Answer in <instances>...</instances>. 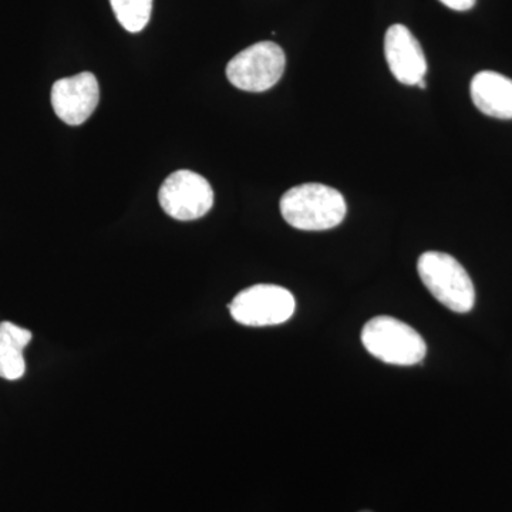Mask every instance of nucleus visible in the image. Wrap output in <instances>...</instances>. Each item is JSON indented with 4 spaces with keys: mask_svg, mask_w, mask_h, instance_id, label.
<instances>
[{
    "mask_svg": "<svg viewBox=\"0 0 512 512\" xmlns=\"http://www.w3.org/2000/svg\"><path fill=\"white\" fill-rule=\"evenodd\" d=\"M360 512H372V511H360Z\"/></svg>",
    "mask_w": 512,
    "mask_h": 512,
    "instance_id": "4468645a",
    "label": "nucleus"
},
{
    "mask_svg": "<svg viewBox=\"0 0 512 512\" xmlns=\"http://www.w3.org/2000/svg\"><path fill=\"white\" fill-rule=\"evenodd\" d=\"M471 99L485 116L512 119V80L495 72H480L470 86Z\"/></svg>",
    "mask_w": 512,
    "mask_h": 512,
    "instance_id": "1a4fd4ad",
    "label": "nucleus"
},
{
    "mask_svg": "<svg viewBox=\"0 0 512 512\" xmlns=\"http://www.w3.org/2000/svg\"><path fill=\"white\" fill-rule=\"evenodd\" d=\"M345 197L329 185L308 183L293 187L281 198V214L291 227L301 231H326L346 217Z\"/></svg>",
    "mask_w": 512,
    "mask_h": 512,
    "instance_id": "f257e3e1",
    "label": "nucleus"
},
{
    "mask_svg": "<svg viewBox=\"0 0 512 512\" xmlns=\"http://www.w3.org/2000/svg\"><path fill=\"white\" fill-rule=\"evenodd\" d=\"M384 55L397 82L417 86L427 73L426 56L419 40L406 26L393 25L384 36Z\"/></svg>",
    "mask_w": 512,
    "mask_h": 512,
    "instance_id": "6e6552de",
    "label": "nucleus"
},
{
    "mask_svg": "<svg viewBox=\"0 0 512 512\" xmlns=\"http://www.w3.org/2000/svg\"><path fill=\"white\" fill-rule=\"evenodd\" d=\"M417 86L421 87V89H426V82H424V79L421 80V82H419V84H417Z\"/></svg>",
    "mask_w": 512,
    "mask_h": 512,
    "instance_id": "ddd939ff",
    "label": "nucleus"
},
{
    "mask_svg": "<svg viewBox=\"0 0 512 512\" xmlns=\"http://www.w3.org/2000/svg\"><path fill=\"white\" fill-rule=\"evenodd\" d=\"M444 6H447L448 9L457 10V12H466V10H470L474 8L477 0H440Z\"/></svg>",
    "mask_w": 512,
    "mask_h": 512,
    "instance_id": "f8f14e48",
    "label": "nucleus"
},
{
    "mask_svg": "<svg viewBox=\"0 0 512 512\" xmlns=\"http://www.w3.org/2000/svg\"><path fill=\"white\" fill-rule=\"evenodd\" d=\"M158 200L165 214L174 220L194 221L210 212L214 205V191L200 174L180 170L161 185Z\"/></svg>",
    "mask_w": 512,
    "mask_h": 512,
    "instance_id": "423d86ee",
    "label": "nucleus"
},
{
    "mask_svg": "<svg viewBox=\"0 0 512 512\" xmlns=\"http://www.w3.org/2000/svg\"><path fill=\"white\" fill-rule=\"evenodd\" d=\"M295 309V298L288 289L265 284L239 292L229 305L235 322L251 328L282 325L292 318Z\"/></svg>",
    "mask_w": 512,
    "mask_h": 512,
    "instance_id": "39448f33",
    "label": "nucleus"
},
{
    "mask_svg": "<svg viewBox=\"0 0 512 512\" xmlns=\"http://www.w3.org/2000/svg\"><path fill=\"white\" fill-rule=\"evenodd\" d=\"M32 332L12 322H0V377L22 379L26 372L23 350L32 340Z\"/></svg>",
    "mask_w": 512,
    "mask_h": 512,
    "instance_id": "9d476101",
    "label": "nucleus"
},
{
    "mask_svg": "<svg viewBox=\"0 0 512 512\" xmlns=\"http://www.w3.org/2000/svg\"><path fill=\"white\" fill-rule=\"evenodd\" d=\"M421 282L450 311L467 313L476 303V289L463 265L444 252H424L417 262Z\"/></svg>",
    "mask_w": 512,
    "mask_h": 512,
    "instance_id": "f03ea898",
    "label": "nucleus"
},
{
    "mask_svg": "<svg viewBox=\"0 0 512 512\" xmlns=\"http://www.w3.org/2000/svg\"><path fill=\"white\" fill-rule=\"evenodd\" d=\"M284 50L274 42H259L232 57L227 77L232 86L251 93L272 89L285 72Z\"/></svg>",
    "mask_w": 512,
    "mask_h": 512,
    "instance_id": "20e7f679",
    "label": "nucleus"
},
{
    "mask_svg": "<svg viewBox=\"0 0 512 512\" xmlns=\"http://www.w3.org/2000/svg\"><path fill=\"white\" fill-rule=\"evenodd\" d=\"M362 343L370 355L389 365H417L427 353L419 332L392 316L370 319L362 330Z\"/></svg>",
    "mask_w": 512,
    "mask_h": 512,
    "instance_id": "7ed1b4c3",
    "label": "nucleus"
},
{
    "mask_svg": "<svg viewBox=\"0 0 512 512\" xmlns=\"http://www.w3.org/2000/svg\"><path fill=\"white\" fill-rule=\"evenodd\" d=\"M100 100L99 82L93 73L84 72L57 80L52 87V106L56 116L69 126L89 120Z\"/></svg>",
    "mask_w": 512,
    "mask_h": 512,
    "instance_id": "0eeeda50",
    "label": "nucleus"
},
{
    "mask_svg": "<svg viewBox=\"0 0 512 512\" xmlns=\"http://www.w3.org/2000/svg\"><path fill=\"white\" fill-rule=\"evenodd\" d=\"M117 20L127 32H141L151 18L153 0H110Z\"/></svg>",
    "mask_w": 512,
    "mask_h": 512,
    "instance_id": "9b49d317",
    "label": "nucleus"
}]
</instances>
